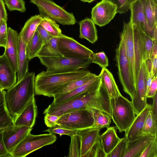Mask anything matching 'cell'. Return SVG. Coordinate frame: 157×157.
I'll use <instances>...</instances> for the list:
<instances>
[{"label": "cell", "instance_id": "836d02e7", "mask_svg": "<svg viewBox=\"0 0 157 157\" xmlns=\"http://www.w3.org/2000/svg\"><path fill=\"white\" fill-rule=\"evenodd\" d=\"M40 25L54 37H59L62 34L59 25L55 21L48 17H42Z\"/></svg>", "mask_w": 157, "mask_h": 157}, {"label": "cell", "instance_id": "3957f363", "mask_svg": "<svg viewBox=\"0 0 157 157\" xmlns=\"http://www.w3.org/2000/svg\"><path fill=\"white\" fill-rule=\"evenodd\" d=\"M35 72L28 73L22 79L5 92L6 106L13 120L35 95Z\"/></svg>", "mask_w": 157, "mask_h": 157}, {"label": "cell", "instance_id": "8fae6325", "mask_svg": "<svg viewBox=\"0 0 157 157\" xmlns=\"http://www.w3.org/2000/svg\"><path fill=\"white\" fill-rule=\"evenodd\" d=\"M57 47L63 56L71 59L91 60L93 52L72 38L62 34L59 37Z\"/></svg>", "mask_w": 157, "mask_h": 157}, {"label": "cell", "instance_id": "30bf717a", "mask_svg": "<svg viewBox=\"0 0 157 157\" xmlns=\"http://www.w3.org/2000/svg\"><path fill=\"white\" fill-rule=\"evenodd\" d=\"M57 137L53 133L34 135L29 133L10 153L12 157H25L44 146L56 141Z\"/></svg>", "mask_w": 157, "mask_h": 157}, {"label": "cell", "instance_id": "c3c4849f", "mask_svg": "<svg viewBox=\"0 0 157 157\" xmlns=\"http://www.w3.org/2000/svg\"><path fill=\"white\" fill-rule=\"evenodd\" d=\"M3 130H0V157H12L5 146L2 135Z\"/></svg>", "mask_w": 157, "mask_h": 157}, {"label": "cell", "instance_id": "9c48e42d", "mask_svg": "<svg viewBox=\"0 0 157 157\" xmlns=\"http://www.w3.org/2000/svg\"><path fill=\"white\" fill-rule=\"evenodd\" d=\"M92 109H81L65 113L60 115L56 124L76 131L93 127L94 119Z\"/></svg>", "mask_w": 157, "mask_h": 157}, {"label": "cell", "instance_id": "f1b7e54d", "mask_svg": "<svg viewBox=\"0 0 157 157\" xmlns=\"http://www.w3.org/2000/svg\"><path fill=\"white\" fill-rule=\"evenodd\" d=\"M147 23L153 30L157 25V3L154 0H141Z\"/></svg>", "mask_w": 157, "mask_h": 157}, {"label": "cell", "instance_id": "5b68a950", "mask_svg": "<svg viewBox=\"0 0 157 157\" xmlns=\"http://www.w3.org/2000/svg\"><path fill=\"white\" fill-rule=\"evenodd\" d=\"M111 119L120 132H126L136 116L132 102L121 95L110 98Z\"/></svg>", "mask_w": 157, "mask_h": 157}, {"label": "cell", "instance_id": "91938a15", "mask_svg": "<svg viewBox=\"0 0 157 157\" xmlns=\"http://www.w3.org/2000/svg\"><path fill=\"white\" fill-rule=\"evenodd\" d=\"M154 1L156 3H157V0H154Z\"/></svg>", "mask_w": 157, "mask_h": 157}, {"label": "cell", "instance_id": "b9f144b4", "mask_svg": "<svg viewBox=\"0 0 157 157\" xmlns=\"http://www.w3.org/2000/svg\"><path fill=\"white\" fill-rule=\"evenodd\" d=\"M140 157H157V137L149 144Z\"/></svg>", "mask_w": 157, "mask_h": 157}, {"label": "cell", "instance_id": "5bb4252c", "mask_svg": "<svg viewBox=\"0 0 157 157\" xmlns=\"http://www.w3.org/2000/svg\"><path fill=\"white\" fill-rule=\"evenodd\" d=\"M32 128L26 126H14L3 131L4 142L10 154L16 146L30 132Z\"/></svg>", "mask_w": 157, "mask_h": 157}, {"label": "cell", "instance_id": "9f6ffc18", "mask_svg": "<svg viewBox=\"0 0 157 157\" xmlns=\"http://www.w3.org/2000/svg\"><path fill=\"white\" fill-rule=\"evenodd\" d=\"M81 1L84 2L90 3L95 0H80Z\"/></svg>", "mask_w": 157, "mask_h": 157}, {"label": "cell", "instance_id": "83f0119b", "mask_svg": "<svg viewBox=\"0 0 157 157\" xmlns=\"http://www.w3.org/2000/svg\"><path fill=\"white\" fill-rule=\"evenodd\" d=\"M6 91H0V130L14 126V120L10 114L6 106L5 99Z\"/></svg>", "mask_w": 157, "mask_h": 157}, {"label": "cell", "instance_id": "ac0fdd59", "mask_svg": "<svg viewBox=\"0 0 157 157\" xmlns=\"http://www.w3.org/2000/svg\"><path fill=\"white\" fill-rule=\"evenodd\" d=\"M37 113V107L34 96L14 120V126H26L32 128Z\"/></svg>", "mask_w": 157, "mask_h": 157}, {"label": "cell", "instance_id": "603a6c76", "mask_svg": "<svg viewBox=\"0 0 157 157\" xmlns=\"http://www.w3.org/2000/svg\"><path fill=\"white\" fill-rule=\"evenodd\" d=\"M102 84L110 98L121 95L112 74L106 68H102L98 75Z\"/></svg>", "mask_w": 157, "mask_h": 157}, {"label": "cell", "instance_id": "484cf974", "mask_svg": "<svg viewBox=\"0 0 157 157\" xmlns=\"http://www.w3.org/2000/svg\"><path fill=\"white\" fill-rule=\"evenodd\" d=\"M26 45L23 40L19 35L17 82L20 80L28 73L29 63L30 60L26 53Z\"/></svg>", "mask_w": 157, "mask_h": 157}, {"label": "cell", "instance_id": "681fc988", "mask_svg": "<svg viewBox=\"0 0 157 157\" xmlns=\"http://www.w3.org/2000/svg\"><path fill=\"white\" fill-rule=\"evenodd\" d=\"M3 19L7 20V14L3 0H0V24Z\"/></svg>", "mask_w": 157, "mask_h": 157}, {"label": "cell", "instance_id": "9a60e30c", "mask_svg": "<svg viewBox=\"0 0 157 157\" xmlns=\"http://www.w3.org/2000/svg\"><path fill=\"white\" fill-rule=\"evenodd\" d=\"M7 33L6 44L3 54L13 69L17 73L18 70L19 34L16 31L10 27L8 28Z\"/></svg>", "mask_w": 157, "mask_h": 157}, {"label": "cell", "instance_id": "60d3db41", "mask_svg": "<svg viewBox=\"0 0 157 157\" xmlns=\"http://www.w3.org/2000/svg\"><path fill=\"white\" fill-rule=\"evenodd\" d=\"M153 46V40L147 34L144 32V60L151 58Z\"/></svg>", "mask_w": 157, "mask_h": 157}, {"label": "cell", "instance_id": "ba28073f", "mask_svg": "<svg viewBox=\"0 0 157 157\" xmlns=\"http://www.w3.org/2000/svg\"><path fill=\"white\" fill-rule=\"evenodd\" d=\"M37 7L39 14L54 20L62 25H73L76 20L73 14L67 12L52 0H30Z\"/></svg>", "mask_w": 157, "mask_h": 157}, {"label": "cell", "instance_id": "d4e9b609", "mask_svg": "<svg viewBox=\"0 0 157 157\" xmlns=\"http://www.w3.org/2000/svg\"><path fill=\"white\" fill-rule=\"evenodd\" d=\"M99 139L106 155L114 148L121 140L117 135L115 127H109L100 135Z\"/></svg>", "mask_w": 157, "mask_h": 157}, {"label": "cell", "instance_id": "f907efd6", "mask_svg": "<svg viewBox=\"0 0 157 157\" xmlns=\"http://www.w3.org/2000/svg\"><path fill=\"white\" fill-rule=\"evenodd\" d=\"M153 102L151 105V111L155 119L157 120V93H156L154 97Z\"/></svg>", "mask_w": 157, "mask_h": 157}, {"label": "cell", "instance_id": "7bdbcfd3", "mask_svg": "<svg viewBox=\"0 0 157 157\" xmlns=\"http://www.w3.org/2000/svg\"><path fill=\"white\" fill-rule=\"evenodd\" d=\"M7 21L6 19H3L0 24V47L4 48L6 46L7 41Z\"/></svg>", "mask_w": 157, "mask_h": 157}, {"label": "cell", "instance_id": "ab89813d", "mask_svg": "<svg viewBox=\"0 0 157 157\" xmlns=\"http://www.w3.org/2000/svg\"><path fill=\"white\" fill-rule=\"evenodd\" d=\"M44 132L51 133L59 134L60 135H67L71 137L77 133L76 130L68 129L57 125L49 128L48 129L44 131Z\"/></svg>", "mask_w": 157, "mask_h": 157}, {"label": "cell", "instance_id": "4316f807", "mask_svg": "<svg viewBox=\"0 0 157 157\" xmlns=\"http://www.w3.org/2000/svg\"><path fill=\"white\" fill-rule=\"evenodd\" d=\"M42 17L40 15L31 17L26 22L19 35L27 44L40 25Z\"/></svg>", "mask_w": 157, "mask_h": 157}, {"label": "cell", "instance_id": "d590c367", "mask_svg": "<svg viewBox=\"0 0 157 157\" xmlns=\"http://www.w3.org/2000/svg\"><path fill=\"white\" fill-rule=\"evenodd\" d=\"M81 142L79 136L77 133L71 137V141L68 157H80Z\"/></svg>", "mask_w": 157, "mask_h": 157}, {"label": "cell", "instance_id": "4dcf8cb0", "mask_svg": "<svg viewBox=\"0 0 157 157\" xmlns=\"http://www.w3.org/2000/svg\"><path fill=\"white\" fill-rule=\"evenodd\" d=\"M59 37H54L46 44H43L36 57L63 56L59 51L57 44Z\"/></svg>", "mask_w": 157, "mask_h": 157}, {"label": "cell", "instance_id": "ffe728a7", "mask_svg": "<svg viewBox=\"0 0 157 157\" xmlns=\"http://www.w3.org/2000/svg\"><path fill=\"white\" fill-rule=\"evenodd\" d=\"M101 129L91 127L77 131L81 142L80 157H84L99 140Z\"/></svg>", "mask_w": 157, "mask_h": 157}, {"label": "cell", "instance_id": "2e32d148", "mask_svg": "<svg viewBox=\"0 0 157 157\" xmlns=\"http://www.w3.org/2000/svg\"><path fill=\"white\" fill-rule=\"evenodd\" d=\"M129 10L131 11L129 21L132 24L140 27L152 38L153 30L150 28L147 23L141 0H137L132 3Z\"/></svg>", "mask_w": 157, "mask_h": 157}, {"label": "cell", "instance_id": "7402d4cb", "mask_svg": "<svg viewBox=\"0 0 157 157\" xmlns=\"http://www.w3.org/2000/svg\"><path fill=\"white\" fill-rule=\"evenodd\" d=\"M157 137L143 135L132 141H128L126 152L123 157H140L149 144Z\"/></svg>", "mask_w": 157, "mask_h": 157}, {"label": "cell", "instance_id": "1f68e13d", "mask_svg": "<svg viewBox=\"0 0 157 157\" xmlns=\"http://www.w3.org/2000/svg\"><path fill=\"white\" fill-rule=\"evenodd\" d=\"M43 45L41 39L37 30L26 45V51L29 60L36 57V55Z\"/></svg>", "mask_w": 157, "mask_h": 157}, {"label": "cell", "instance_id": "52a82bcc", "mask_svg": "<svg viewBox=\"0 0 157 157\" xmlns=\"http://www.w3.org/2000/svg\"><path fill=\"white\" fill-rule=\"evenodd\" d=\"M40 63L46 68V73H66L86 69L91 63L90 59L69 58L64 56L39 57Z\"/></svg>", "mask_w": 157, "mask_h": 157}, {"label": "cell", "instance_id": "816d5d0a", "mask_svg": "<svg viewBox=\"0 0 157 157\" xmlns=\"http://www.w3.org/2000/svg\"><path fill=\"white\" fill-rule=\"evenodd\" d=\"M106 155L104 150L99 139L98 141L97 147L95 157H106Z\"/></svg>", "mask_w": 157, "mask_h": 157}, {"label": "cell", "instance_id": "bcb514c9", "mask_svg": "<svg viewBox=\"0 0 157 157\" xmlns=\"http://www.w3.org/2000/svg\"><path fill=\"white\" fill-rule=\"evenodd\" d=\"M60 116L46 113L44 117L45 124L49 128L56 126L57 125L56 122L59 119Z\"/></svg>", "mask_w": 157, "mask_h": 157}, {"label": "cell", "instance_id": "cb8c5ba5", "mask_svg": "<svg viewBox=\"0 0 157 157\" xmlns=\"http://www.w3.org/2000/svg\"><path fill=\"white\" fill-rule=\"evenodd\" d=\"M79 35L81 39H85L92 44L98 40V36L95 24L90 18L86 17L79 22Z\"/></svg>", "mask_w": 157, "mask_h": 157}, {"label": "cell", "instance_id": "7c38bea8", "mask_svg": "<svg viewBox=\"0 0 157 157\" xmlns=\"http://www.w3.org/2000/svg\"><path fill=\"white\" fill-rule=\"evenodd\" d=\"M117 7L106 0H102L92 9L91 19L95 25L100 27L109 23L117 13Z\"/></svg>", "mask_w": 157, "mask_h": 157}, {"label": "cell", "instance_id": "11a10c76", "mask_svg": "<svg viewBox=\"0 0 157 157\" xmlns=\"http://www.w3.org/2000/svg\"><path fill=\"white\" fill-rule=\"evenodd\" d=\"M157 25L154 27L153 30V32L152 39L153 40L157 42Z\"/></svg>", "mask_w": 157, "mask_h": 157}, {"label": "cell", "instance_id": "f6af8a7d", "mask_svg": "<svg viewBox=\"0 0 157 157\" xmlns=\"http://www.w3.org/2000/svg\"><path fill=\"white\" fill-rule=\"evenodd\" d=\"M36 30L41 39L43 45L47 43L54 37L40 25L37 27Z\"/></svg>", "mask_w": 157, "mask_h": 157}, {"label": "cell", "instance_id": "e575fe53", "mask_svg": "<svg viewBox=\"0 0 157 157\" xmlns=\"http://www.w3.org/2000/svg\"><path fill=\"white\" fill-rule=\"evenodd\" d=\"M157 120L150 110L144 121L142 130L143 135H150L157 137Z\"/></svg>", "mask_w": 157, "mask_h": 157}, {"label": "cell", "instance_id": "74e56055", "mask_svg": "<svg viewBox=\"0 0 157 157\" xmlns=\"http://www.w3.org/2000/svg\"><path fill=\"white\" fill-rule=\"evenodd\" d=\"M91 59V63L98 64L102 68H106L109 65L108 58L103 51L96 53L93 52Z\"/></svg>", "mask_w": 157, "mask_h": 157}, {"label": "cell", "instance_id": "d6a6232c", "mask_svg": "<svg viewBox=\"0 0 157 157\" xmlns=\"http://www.w3.org/2000/svg\"><path fill=\"white\" fill-rule=\"evenodd\" d=\"M94 119L93 127L102 129L109 127L111 118L107 113L100 110L92 109Z\"/></svg>", "mask_w": 157, "mask_h": 157}, {"label": "cell", "instance_id": "e0dca14e", "mask_svg": "<svg viewBox=\"0 0 157 157\" xmlns=\"http://www.w3.org/2000/svg\"><path fill=\"white\" fill-rule=\"evenodd\" d=\"M101 82L99 75H97L83 85L65 94L54 97L52 104L60 103L79 94L86 92L91 93L97 91Z\"/></svg>", "mask_w": 157, "mask_h": 157}, {"label": "cell", "instance_id": "680465c9", "mask_svg": "<svg viewBox=\"0 0 157 157\" xmlns=\"http://www.w3.org/2000/svg\"><path fill=\"white\" fill-rule=\"evenodd\" d=\"M3 90H4V89H3L2 87L0 85V91Z\"/></svg>", "mask_w": 157, "mask_h": 157}, {"label": "cell", "instance_id": "4fadbf2b", "mask_svg": "<svg viewBox=\"0 0 157 157\" xmlns=\"http://www.w3.org/2000/svg\"><path fill=\"white\" fill-rule=\"evenodd\" d=\"M147 73L144 61L139 71L136 91L131 99L135 114L140 113L146 106Z\"/></svg>", "mask_w": 157, "mask_h": 157}, {"label": "cell", "instance_id": "44dd1931", "mask_svg": "<svg viewBox=\"0 0 157 157\" xmlns=\"http://www.w3.org/2000/svg\"><path fill=\"white\" fill-rule=\"evenodd\" d=\"M151 105L147 104L145 108L136 117L132 125L125 132L127 141L135 140L143 136L142 130L145 119Z\"/></svg>", "mask_w": 157, "mask_h": 157}, {"label": "cell", "instance_id": "f546056e", "mask_svg": "<svg viewBox=\"0 0 157 157\" xmlns=\"http://www.w3.org/2000/svg\"><path fill=\"white\" fill-rule=\"evenodd\" d=\"M96 76L91 72L86 75L73 80L64 84L55 93L54 97L59 96L70 92L92 79Z\"/></svg>", "mask_w": 157, "mask_h": 157}, {"label": "cell", "instance_id": "8d00e7d4", "mask_svg": "<svg viewBox=\"0 0 157 157\" xmlns=\"http://www.w3.org/2000/svg\"><path fill=\"white\" fill-rule=\"evenodd\" d=\"M127 140L125 136L121 138L119 142L106 157H123L127 147Z\"/></svg>", "mask_w": 157, "mask_h": 157}, {"label": "cell", "instance_id": "7dc6e473", "mask_svg": "<svg viewBox=\"0 0 157 157\" xmlns=\"http://www.w3.org/2000/svg\"><path fill=\"white\" fill-rule=\"evenodd\" d=\"M157 75L153 76L147 94V98H153L157 93Z\"/></svg>", "mask_w": 157, "mask_h": 157}, {"label": "cell", "instance_id": "8992f818", "mask_svg": "<svg viewBox=\"0 0 157 157\" xmlns=\"http://www.w3.org/2000/svg\"><path fill=\"white\" fill-rule=\"evenodd\" d=\"M120 38L119 44L116 50L115 55L118 75L123 90L129 95L132 99L136 88L126 55L125 39L122 32Z\"/></svg>", "mask_w": 157, "mask_h": 157}, {"label": "cell", "instance_id": "6da1fadb", "mask_svg": "<svg viewBox=\"0 0 157 157\" xmlns=\"http://www.w3.org/2000/svg\"><path fill=\"white\" fill-rule=\"evenodd\" d=\"M110 98L101 83L96 91L81 94L58 104L51 103L44 110L43 113L60 116L73 110L94 109L104 112L111 117Z\"/></svg>", "mask_w": 157, "mask_h": 157}, {"label": "cell", "instance_id": "db71d44e", "mask_svg": "<svg viewBox=\"0 0 157 157\" xmlns=\"http://www.w3.org/2000/svg\"><path fill=\"white\" fill-rule=\"evenodd\" d=\"M157 56V42L153 40V46L151 58Z\"/></svg>", "mask_w": 157, "mask_h": 157}, {"label": "cell", "instance_id": "f35d334b", "mask_svg": "<svg viewBox=\"0 0 157 157\" xmlns=\"http://www.w3.org/2000/svg\"><path fill=\"white\" fill-rule=\"evenodd\" d=\"M4 3L10 11L17 10L22 13L26 11L24 0H4Z\"/></svg>", "mask_w": 157, "mask_h": 157}, {"label": "cell", "instance_id": "277c9868", "mask_svg": "<svg viewBox=\"0 0 157 157\" xmlns=\"http://www.w3.org/2000/svg\"><path fill=\"white\" fill-rule=\"evenodd\" d=\"M90 72L85 69L63 73H46L42 71L35 76V94L53 97L56 92L64 84Z\"/></svg>", "mask_w": 157, "mask_h": 157}, {"label": "cell", "instance_id": "ee69618b", "mask_svg": "<svg viewBox=\"0 0 157 157\" xmlns=\"http://www.w3.org/2000/svg\"><path fill=\"white\" fill-rule=\"evenodd\" d=\"M116 6L117 13L120 14L126 12L129 10L130 5L128 0H106Z\"/></svg>", "mask_w": 157, "mask_h": 157}, {"label": "cell", "instance_id": "6f0895ef", "mask_svg": "<svg viewBox=\"0 0 157 157\" xmlns=\"http://www.w3.org/2000/svg\"><path fill=\"white\" fill-rule=\"evenodd\" d=\"M136 0H128V1L129 4L130 5L132 3Z\"/></svg>", "mask_w": 157, "mask_h": 157}, {"label": "cell", "instance_id": "f5cc1de1", "mask_svg": "<svg viewBox=\"0 0 157 157\" xmlns=\"http://www.w3.org/2000/svg\"><path fill=\"white\" fill-rule=\"evenodd\" d=\"M151 59L152 62L153 74L154 76L157 75V56H154Z\"/></svg>", "mask_w": 157, "mask_h": 157}, {"label": "cell", "instance_id": "7a4b0ae2", "mask_svg": "<svg viewBox=\"0 0 157 157\" xmlns=\"http://www.w3.org/2000/svg\"><path fill=\"white\" fill-rule=\"evenodd\" d=\"M122 33L125 39L126 55L136 88L140 69L144 61V32L129 21L128 23L124 22Z\"/></svg>", "mask_w": 157, "mask_h": 157}, {"label": "cell", "instance_id": "d6986e66", "mask_svg": "<svg viewBox=\"0 0 157 157\" xmlns=\"http://www.w3.org/2000/svg\"><path fill=\"white\" fill-rule=\"evenodd\" d=\"M16 82V72L3 54L0 56V85L4 90H8Z\"/></svg>", "mask_w": 157, "mask_h": 157}]
</instances>
